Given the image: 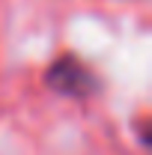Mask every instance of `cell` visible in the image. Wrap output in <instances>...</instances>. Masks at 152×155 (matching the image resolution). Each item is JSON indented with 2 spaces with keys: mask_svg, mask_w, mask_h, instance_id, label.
Instances as JSON below:
<instances>
[{
  "mask_svg": "<svg viewBox=\"0 0 152 155\" xmlns=\"http://www.w3.org/2000/svg\"><path fill=\"white\" fill-rule=\"evenodd\" d=\"M45 84H48L54 93L69 96V98H93L95 93L101 90L98 75H95L84 60L72 57V54L57 57L51 66H48V72H45Z\"/></svg>",
  "mask_w": 152,
  "mask_h": 155,
  "instance_id": "cell-1",
  "label": "cell"
}]
</instances>
